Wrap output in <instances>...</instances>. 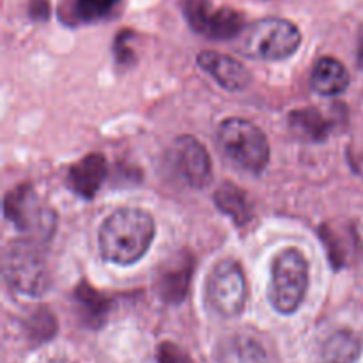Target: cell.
<instances>
[{"label": "cell", "instance_id": "obj_2", "mask_svg": "<svg viewBox=\"0 0 363 363\" xmlns=\"http://www.w3.org/2000/svg\"><path fill=\"white\" fill-rule=\"evenodd\" d=\"M243 55L259 60H282L293 55L301 45L300 28L284 18H262L243 28L240 35Z\"/></svg>", "mask_w": 363, "mask_h": 363}, {"label": "cell", "instance_id": "obj_18", "mask_svg": "<svg viewBox=\"0 0 363 363\" xmlns=\"http://www.w3.org/2000/svg\"><path fill=\"white\" fill-rule=\"evenodd\" d=\"M74 300H77L80 312L84 314V321L89 326L98 328L103 325L105 315L108 314V301L105 296L96 293L89 284H82L74 293Z\"/></svg>", "mask_w": 363, "mask_h": 363}, {"label": "cell", "instance_id": "obj_5", "mask_svg": "<svg viewBox=\"0 0 363 363\" xmlns=\"http://www.w3.org/2000/svg\"><path fill=\"white\" fill-rule=\"evenodd\" d=\"M308 287V262L296 248L280 252L272 264L269 301L280 314H293L303 303Z\"/></svg>", "mask_w": 363, "mask_h": 363}, {"label": "cell", "instance_id": "obj_19", "mask_svg": "<svg viewBox=\"0 0 363 363\" xmlns=\"http://www.w3.org/2000/svg\"><path fill=\"white\" fill-rule=\"evenodd\" d=\"M27 330H28V337L30 339L39 340V342H45V340H50L57 332V325L53 321L52 314H50L46 308H38L32 318H28L27 321Z\"/></svg>", "mask_w": 363, "mask_h": 363}, {"label": "cell", "instance_id": "obj_1", "mask_svg": "<svg viewBox=\"0 0 363 363\" xmlns=\"http://www.w3.org/2000/svg\"><path fill=\"white\" fill-rule=\"evenodd\" d=\"M155 233V220L147 211L137 208L119 209L99 229V252L105 261L113 264H135L149 250Z\"/></svg>", "mask_w": 363, "mask_h": 363}, {"label": "cell", "instance_id": "obj_12", "mask_svg": "<svg viewBox=\"0 0 363 363\" xmlns=\"http://www.w3.org/2000/svg\"><path fill=\"white\" fill-rule=\"evenodd\" d=\"M106 172H108V165H106L105 156L99 152H92L71 165L69 172H67V184L82 199L91 201L101 188Z\"/></svg>", "mask_w": 363, "mask_h": 363}, {"label": "cell", "instance_id": "obj_21", "mask_svg": "<svg viewBox=\"0 0 363 363\" xmlns=\"http://www.w3.org/2000/svg\"><path fill=\"white\" fill-rule=\"evenodd\" d=\"M158 362L160 363H194L191 358L181 350L179 346L172 342H163L158 347Z\"/></svg>", "mask_w": 363, "mask_h": 363}, {"label": "cell", "instance_id": "obj_6", "mask_svg": "<svg viewBox=\"0 0 363 363\" xmlns=\"http://www.w3.org/2000/svg\"><path fill=\"white\" fill-rule=\"evenodd\" d=\"M4 215L34 241L48 240L55 230L57 216L50 206L41 201L34 188L20 184L4 199Z\"/></svg>", "mask_w": 363, "mask_h": 363}, {"label": "cell", "instance_id": "obj_22", "mask_svg": "<svg viewBox=\"0 0 363 363\" xmlns=\"http://www.w3.org/2000/svg\"><path fill=\"white\" fill-rule=\"evenodd\" d=\"M48 363H74V362H69V360H52Z\"/></svg>", "mask_w": 363, "mask_h": 363}, {"label": "cell", "instance_id": "obj_7", "mask_svg": "<svg viewBox=\"0 0 363 363\" xmlns=\"http://www.w3.org/2000/svg\"><path fill=\"white\" fill-rule=\"evenodd\" d=\"M208 300L225 318H234L243 312L247 303V280L238 262L222 261L213 268L208 282Z\"/></svg>", "mask_w": 363, "mask_h": 363}, {"label": "cell", "instance_id": "obj_17", "mask_svg": "<svg viewBox=\"0 0 363 363\" xmlns=\"http://www.w3.org/2000/svg\"><path fill=\"white\" fill-rule=\"evenodd\" d=\"M215 202L222 209V213L229 215L240 225H243V223H247L252 218V209L250 204H248L247 195H245V191L241 188H238L230 181L223 183L216 190Z\"/></svg>", "mask_w": 363, "mask_h": 363}, {"label": "cell", "instance_id": "obj_13", "mask_svg": "<svg viewBox=\"0 0 363 363\" xmlns=\"http://www.w3.org/2000/svg\"><path fill=\"white\" fill-rule=\"evenodd\" d=\"M340 117H346V110L339 105L332 113H326V116L319 108L294 110L291 116V126L296 133L305 135L312 140H323L325 137H328L330 131L339 126Z\"/></svg>", "mask_w": 363, "mask_h": 363}, {"label": "cell", "instance_id": "obj_9", "mask_svg": "<svg viewBox=\"0 0 363 363\" xmlns=\"http://www.w3.org/2000/svg\"><path fill=\"white\" fill-rule=\"evenodd\" d=\"M169 162L174 172L191 188H206L213 179L209 152L197 138L179 137L170 147Z\"/></svg>", "mask_w": 363, "mask_h": 363}, {"label": "cell", "instance_id": "obj_16", "mask_svg": "<svg viewBox=\"0 0 363 363\" xmlns=\"http://www.w3.org/2000/svg\"><path fill=\"white\" fill-rule=\"evenodd\" d=\"M363 340L353 330H339L332 333L323 346L325 363H354L360 358Z\"/></svg>", "mask_w": 363, "mask_h": 363}, {"label": "cell", "instance_id": "obj_20", "mask_svg": "<svg viewBox=\"0 0 363 363\" xmlns=\"http://www.w3.org/2000/svg\"><path fill=\"white\" fill-rule=\"evenodd\" d=\"M119 0H77L74 13L82 21H96L110 13Z\"/></svg>", "mask_w": 363, "mask_h": 363}, {"label": "cell", "instance_id": "obj_15", "mask_svg": "<svg viewBox=\"0 0 363 363\" xmlns=\"http://www.w3.org/2000/svg\"><path fill=\"white\" fill-rule=\"evenodd\" d=\"M350 84V73L340 60L333 57H323L318 60L312 73V87L318 94H340Z\"/></svg>", "mask_w": 363, "mask_h": 363}, {"label": "cell", "instance_id": "obj_11", "mask_svg": "<svg viewBox=\"0 0 363 363\" xmlns=\"http://www.w3.org/2000/svg\"><path fill=\"white\" fill-rule=\"evenodd\" d=\"M191 269L194 262L188 254L177 255L176 259H170L165 266H162L156 277L155 289L165 303L176 305L186 298Z\"/></svg>", "mask_w": 363, "mask_h": 363}, {"label": "cell", "instance_id": "obj_3", "mask_svg": "<svg viewBox=\"0 0 363 363\" xmlns=\"http://www.w3.org/2000/svg\"><path fill=\"white\" fill-rule=\"evenodd\" d=\"M222 151L250 174H261L269 162V144L266 135L254 123L241 117L225 119L218 128Z\"/></svg>", "mask_w": 363, "mask_h": 363}, {"label": "cell", "instance_id": "obj_10", "mask_svg": "<svg viewBox=\"0 0 363 363\" xmlns=\"http://www.w3.org/2000/svg\"><path fill=\"white\" fill-rule=\"evenodd\" d=\"M197 64L211 74L216 84L227 91H243L248 87L252 74L240 60L218 52H202L197 55Z\"/></svg>", "mask_w": 363, "mask_h": 363}, {"label": "cell", "instance_id": "obj_14", "mask_svg": "<svg viewBox=\"0 0 363 363\" xmlns=\"http://www.w3.org/2000/svg\"><path fill=\"white\" fill-rule=\"evenodd\" d=\"M218 363H268L266 351L252 337L233 335L218 344L216 350Z\"/></svg>", "mask_w": 363, "mask_h": 363}, {"label": "cell", "instance_id": "obj_8", "mask_svg": "<svg viewBox=\"0 0 363 363\" xmlns=\"http://www.w3.org/2000/svg\"><path fill=\"white\" fill-rule=\"evenodd\" d=\"M183 14L188 25L204 38L225 41L243 32V18L227 7H213L209 0H183Z\"/></svg>", "mask_w": 363, "mask_h": 363}, {"label": "cell", "instance_id": "obj_4", "mask_svg": "<svg viewBox=\"0 0 363 363\" xmlns=\"http://www.w3.org/2000/svg\"><path fill=\"white\" fill-rule=\"evenodd\" d=\"M4 277L18 293L45 294L50 287V272L39 241H13L4 255Z\"/></svg>", "mask_w": 363, "mask_h": 363}]
</instances>
